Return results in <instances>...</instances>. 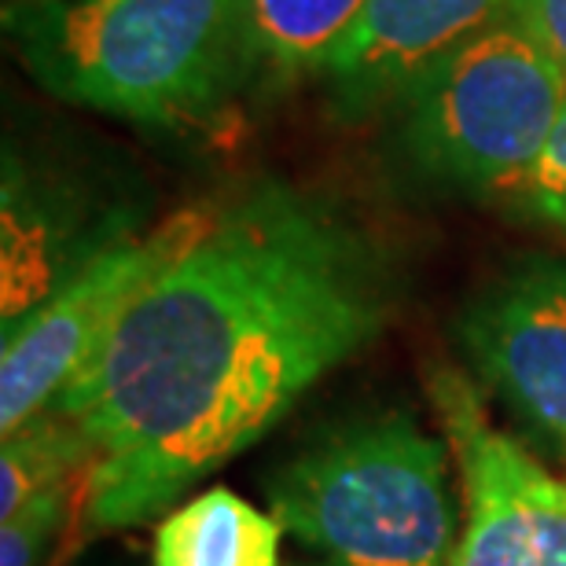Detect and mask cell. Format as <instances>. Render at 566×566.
Returning a JSON list of instances; mask_svg holds the SVG:
<instances>
[{
    "instance_id": "obj_2",
    "label": "cell",
    "mask_w": 566,
    "mask_h": 566,
    "mask_svg": "<svg viewBox=\"0 0 566 566\" xmlns=\"http://www.w3.org/2000/svg\"><path fill=\"white\" fill-rule=\"evenodd\" d=\"M4 30L63 104L185 129L251 82L243 0H8Z\"/></svg>"
},
{
    "instance_id": "obj_3",
    "label": "cell",
    "mask_w": 566,
    "mask_h": 566,
    "mask_svg": "<svg viewBox=\"0 0 566 566\" xmlns=\"http://www.w3.org/2000/svg\"><path fill=\"white\" fill-rule=\"evenodd\" d=\"M269 507L332 566H452L463 530L446 441L405 412L327 430L273 471Z\"/></svg>"
},
{
    "instance_id": "obj_12",
    "label": "cell",
    "mask_w": 566,
    "mask_h": 566,
    "mask_svg": "<svg viewBox=\"0 0 566 566\" xmlns=\"http://www.w3.org/2000/svg\"><path fill=\"white\" fill-rule=\"evenodd\" d=\"M93 460V441L82 434V427L55 409L41 412L38 420H30L15 434L4 438V457H0V518L15 515L30 496H38L49 485L88 471Z\"/></svg>"
},
{
    "instance_id": "obj_10",
    "label": "cell",
    "mask_w": 566,
    "mask_h": 566,
    "mask_svg": "<svg viewBox=\"0 0 566 566\" xmlns=\"http://www.w3.org/2000/svg\"><path fill=\"white\" fill-rule=\"evenodd\" d=\"M280 541L273 512L213 485L155 526L147 566H280Z\"/></svg>"
},
{
    "instance_id": "obj_4",
    "label": "cell",
    "mask_w": 566,
    "mask_h": 566,
    "mask_svg": "<svg viewBox=\"0 0 566 566\" xmlns=\"http://www.w3.org/2000/svg\"><path fill=\"white\" fill-rule=\"evenodd\" d=\"M566 104V74L507 19L460 44L398 99V144L434 185L507 196Z\"/></svg>"
},
{
    "instance_id": "obj_7",
    "label": "cell",
    "mask_w": 566,
    "mask_h": 566,
    "mask_svg": "<svg viewBox=\"0 0 566 566\" xmlns=\"http://www.w3.org/2000/svg\"><path fill=\"white\" fill-rule=\"evenodd\" d=\"M457 338L496 398L566 446V262L507 265L463 305Z\"/></svg>"
},
{
    "instance_id": "obj_1",
    "label": "cell",
    "mask_w": 566,
    "mask_h": 566,
    "mask_svg": "<svg viewBox=\"0 0 566 566\" xmlns=\"http://www.w3.org/2000/svg\"><path fill=\"white\" fill-rule=\"evenodd\" d=\"M394 313V273L357 224L287 185L210 210L52 409L93 441L85 530L177 504L251 449Z\"/></svg>"
},
{
    "instance_id": "obj_6",
    "label": "cell",
    "mask_w": 566,
    "mask_h": 566,
    "mask_svg": "<svg viewBox=\"0 0 566 566\" xmlns=\"http://www.w3.org/2000/svg\"><path fill=\"white\" fill-rule=\"evenodd\" d=\"M430 398L463 485L452 566H566V482L485 420L468 376L434 371Z\"/></svg>"
},
{
    "instance_id": "obj_9",
    "label": "cell",
    "mask_w": 566,
    "mask_h": 566,
    "mask_svg": "<svg viewBox=\"0 0 566 566\" xmlns=\"http://www.w3.org/2000/svg\"><path fill=\"white\" fill-rule=\"evenodd\" d=\"M4 324L60 291L74 273L129 240L122 224L93 218L71 191L30 177L15 151H4Z\"/></svg>"
},
{
    "instance_id": "obj_13",
    "label": "cell",
    "mask_w": 566,
    "mask_h": 566,
    "mask_svg": "<svg viewBox=\"0 0 566 566\" xmlns=\"http://www.w3.org/2000/svg\"><path fill=\"white\" fill-rule=\"evenodd\" d=\"M88 471L30 496L0 523V566H55L85 530Z\"/></svg>"
},
{
    "instance_id": "obj_5",
    "label": "cell",
    "mask_w": 566,
    "mask_h": 566,
    "mask_svg": "<svg viewBox=\"0 0 566 566\" xmlns=\"http://www.w3.org/2000/svg\"><path fill=\"white\" fill-rule=\"evenodd\" d=\"M213 207H185L144 235L115 243L52 291L38 310L4 324L0 354V430L19 427L49 412L71 379L104 346L111 327L133 298L151 283L185 247L196 240Z\"/></svg>"
},
{
    "instance_id": "obj_15",
    "label": "cell",
    "mask_w": 566,
    "mask_h": 566,
    "mask_svg": "<svg viewBox=\"0 0 566 566\" xmlns=\"http://www.w3.org/2000/svg\"><path fill=\"white\" fill-rule=\"evenodd\" d=\"M504 19L566 74V0H507Z\"/></svg>"
},
{
    "instance_id": "obj_11",
    "label": "cell",
    "mask_w": 566,
    "mask_h": 566,
    "mask_svg": "<svg viewBox=\"0 0 566 566\" xmlns=\"http://www.w3.org/2000/svg\"><path fill=\"white\" fill-rule=\"evenodd\" d=\"M368 0H243L251 77L291 85L324 74Z\"/></svg>"
},
{
    "instance_id": "obj_14",
    "label": "cell",
    "mask_w": 566,
    "mask_h": 566,
    "mask_svg": "<svg viewBox=\"0 0 566 566\" xmlns=\"http://www.w3.org/2000/svg\"><path fill=\"white\" fill-rule=\"evenodd\" d=\"M507 199L515 202L518 213L534 221H545L552 229L566 232V104L563 115L552 129L545 151L537 155V163L530 166V174L507 191Z\"/></svg>"
},
{
    "instance_id": "obj_17",
    "label": "cell",
    "mask_w": 566,
    "mask_h": 566,
    "mask_svg": "<svg viewBox=\"0 0 566 566\" xmlns=\"http://www.w3.org/2000/svg\"><path fill=\"white\" fill-rule=\"evenodd\" d=\"M563 449H566V446H563Z\"/></svg>"
},
{
    "instance_id": "obj_8",
    "label": "cell",
    "mask_w": 566,
    "mask_h": 566,
    "mask_svg": "<svg viewBox=\"0 0 566 566\" xmlns=\"http://www.w3.org/2000/svg\"><path fill=\"white\" fill-rule=\"evenodd\" d=\"M507 0H368L332 52L324 82L343 118H368L420 77L504 19Z\"/></svg>"
},
{
    "instance_id": "obj_16",
    "label": "cell",
    "mask_w": 566,
    "mask_h": 566,
    "mask_svg": "<svg viewBox=\"0 0 566 566\" xmlns=\"http://www.w3.org/2000/svg\"><path fill=\"white\" fill-rule=\"evenodd\" d=\"M55 566H144V563H140L137 545L122 537V530H115V534L82 530Z\"/></svg>"
}]
</instances>
